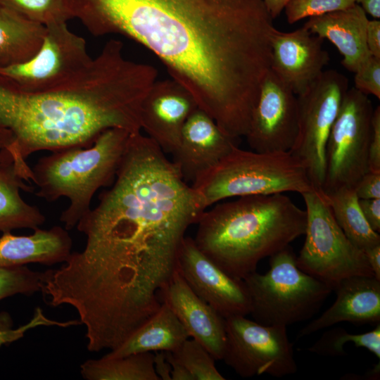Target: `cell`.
<instances>
[{"label": "cell", "mask_w": 380, "mask_h": 380, "mask_svg": "<svg viewBox=\"0 0 380 380\" xmlns=\"http://www.w3.org/2000/svg\"><path fill=\"white\" fill-rule=\"evenodd\" d=\"M265 274L256 271L243 281L253 320L268 326L289 325L312 317L333 291L322 280L303 272L290 246L270 257Z\"/></svg>", "instance_id": "cell-7"}, {"label": "cell", "mask_w": 380, "mask_h": 380, "mask_svg": "<svg viewBox=\"0 0 380 380\" xmlns=\"http://www.w3.org/2000/svg\"><path fill=\"white\" fill-rule=\"evenodd\" d=\"M160 298L190 338L203 346L215 360H222L227 339L225 319L195 293L177 269L163 289Z\"/></svg>", "instance_id": "cell-18"}, {"label": "cell", "mask_w": 380, "mask_h": 380, "mask_svg": "<svg viewBox=\"0 0 380 380\" xmlns=\"http://www.w3.org/2000/svg\"><path fill=\"white\" fill-rule=\"evenodd\" d=\"M367 46L371 55L380 58V20L368 21L367 27Z\"/></svg>", "instance_id": "cell-37"}, {"label": "cell", "mask_w": 380, "mask_h": 380, "mask_svg": "<svg viewBox=\"0 0 380 380\" xmlns=\"http://www.w3.org/2000/svg\"><path fill=\"white\" fill-rule=\"evenodd\" d=\"M154 353V368L156 374L163 380H171V365L165 357V351Z\"/></svg>", "instance_id": "cell-38"}, {"label": "cell", "mask_w": 380, "mask_h": 380, "mask_svg": "<svg viewBox=\"0 0 380 380\" xmlns=\"http://www.w3.org/2000/svg\"><path fill=\"white\" fill-rule=\"evenodd\" d=\"M165 357L171 365V380H194L191 374L181 365L167 356L165 352Z\"/></svg>", "instance_id": "cell-40"}, {"label": "cell", "mask_w": 380, "mask_h": 380, "mask_svg": "<svg viewBox=\"0 0 380 380\" xmlns=\"http://www.w3.org/2000/svg\"><path fill=\"white\" fill-rule=\"evenodd\" d=\"M272 19L278 17L291 0H263Z\"/></svg>", "instance_id": "cell-42"}, {"label": "cell", "mask_w": 380, "mask_h": 380, "mask_svg": "<svg viewBox=\"0 0 380 380\" xmlns=\"http://www.w3.org/2000/svg\"><path fill=\"white\" fill-rule=\"evenodd\" d=\"M359 199L380 198V172L369 170L360 179L355 188Z\"/></svg>", "instance_id": "cell-35"}, {"label": "cell", "mask_w": 380, "mask_h": 380, "mask_svg": "<svg viewBox=\"0 0 380 380\" xmlns=\"http://www.w3.org/2000/svg\"><path fill=\"white\" fill-rule=\"evenodd\" d=\"M369 170L380 172V106L374 109L369 146Z\"/></svg>", "instance_id": "cell-34"}, {"label": "cell", "mask_w": 380, "mask_h": 380, "mask_svg": "<svg viewBox=\"0 0 380 380\" xmlns=\"http://www.w3.org/2000/svg\"><path fill=\"white\" fill-rule=\"evenodd\" d=\"M353 343L362 347L380 360V323L371 331L363 334H350L341 327H334L325 331L307 350L322 356L338 357L346 355L344 346Z\"/></svg>", "instance_id": "cell-27"}, {"label": "cell", "mask_w": 380, "mask_h": 380, "mask_svg": "<svg viewBox=\"0 0 380 380\" xmlns=\"http://www.w3.org/2000/svg\"><path fill=\"white\" fill-rule=\"evenodd\" d=\"M298 128L297 96L270 69L252 112L247 142L258 152L289 151Z\"/></svg>", "instance_id": "cell-13"}, {"label": "cell", "mask_w": 380, "mask_h": 380, "mask_svg": "<svg viewBox=\"0 0 380 380\" xmlns=\"http://www.w3.org/2000/svg\"><path fill=\"white\" fill-rule=\"evenodd\" d=\"M354 4L355 0H291L284 10L286 20L293 24L306 18L345 10Z\"/></svg>", "instance_id": "cell-32"}, {"label": "cell", "mask_w": 380, "mask_h": 380, "mask_svg": "<svg viewBox=\"0 0 380 380\" xmlns=\"http://www.w3.org/2000/svg\"><path fill=\"white\" fill-rule=\"evenodd\" d=\"M177 269L195 293L224 318L250 314L251 302L243 281L219 267L198 248L194 238H184Z\"/></svg>", "instance_id": "cell-14"}, {"label": "cell", "mask_w": 380, "mask_h": 380, "mask_svg": "<svg viewBox=\"0 0 380 380\" xmlns=\"http://www.w3.org/2000/svg\"><path fill=\"white\" fill-rule=\"evenodd\" d=\"M157 80L151 65L127 59L123 44L110 39L80 75L56 88L27 91L0 73V149L15 156L27 182V158L91 145L112 128L141 132L144 99Z\"/></svg>", "instance_id": "cell-3"}, {"label": "cell", "mask_w": 380, "mask_h": 380, "mask_svg": "<svg viewBox=\"0 0 380 380\" xmlns=\"http://www.w3.org/2000/svg\"><path fill=\"white\" fill-rule=\"evenodd\" d=\"M15 156L6 148L0 149V232L27 228L36 229L46 217L35 205L27 203L20 196V190L32 192L34 187L27 184Z\"/></svg>", "instance_id": "cell-22"}, {"label": "cell", "mask_w": 380, "mask_h": 380, "mask_svg": "<svg viewBox=\"0 0 380 380\" xmlns=\"http://www.w3.org/2000/svg\"><path fill=\"white\" fill-rule=\"evenodd\" d=\"M72 245L68 230L60 226L49 229L37 228L32 234L25 236L3 232L0 236V267L64 262L72 253Z\"/></svg>", "instance_id": "cell-21"}, {"label": "cell", "mask_w": 380, "mask_h": 380, "mask_svg": "<svg viewBox=\"0 0 380 380\" xmlns=\"http://www.w3.org/2000/svg\"><path fill=\"white\" fill-rule=\"evenodd\" d=\"M306 220L305 210L283 194L240 196L204 210L194 239L224 272L243 280L304 235Z\"/></svg>", "instance_id": "cell-4"}, {"label": "cell", "mask_w": 380, "mask_h": 380, "mask_svg": "<svg viewBox=\"0 0 380 380\" xmlns=\"http://www.w3.org/2000/svg\"><path fill=\"white\" fill-rule=\"evenodd\" d=\"M374 277L380 280V244L364 250Z\"/></svg>", "instance_id": "cell-39"}, {"label": "cell", "mask_w": 380, "mask_h": 380, "mask_svg": "<svg viewBox=\"0 0 380 380\" xmlns=\"http://www.w3.org/2000/svg\"><path fill=\"white\" fill-rule=\"evenodd\" d=\"M368 21L364 10L355 4L345 10L310 18L303 27L333 44L343 57L342 65L354 73L371 55L367 46Z\"/></svg>", "instance_id": "cell-20"}, {"label": "cell", "mask_w": 380, "mask_h": 380, "mask_svg": "<svg viewBox=\"0 0 380 380\" xmlns=\"http://www.w3.org/2000/svg\"><path fill=\"white\" fill-rule=\"evenodd\" d=\"M46 26L0 5V68L32 58L43 42Z\"/></svg>", "instance_id": "cell-24"}, {"label": "cell", "mask_w": 380, "mask_h": 380, "mask_svg": "<svg viewBox=\"0 0 380 380\" xmlns=\"http://www.w3.org/2000/svg\"><path fill=\"white\" fill-rule=\"evenodd\" d=\"M78 222L84 248L44 273L55 305L99 335L128 338L160 308L187 229L205 210L158 145L132 134L111 187Z\"/></svg>", "instance_id": "cell-1"}, {"label": "cell", "mask_w": 380, "mask_h": 380, "mask_svg": "<svg viewBox=\"0 0 380 380\" xmlns=\"http://www.w3.org/2000/svg\"><path fill=\"white\" fill-rule=\"evenodd\" d=\"M81 324L79 319L59 322L48 318L43 310L37 307L34 310L32 319L26 324L13 328V321L11 315L6 311L0 312V346L7 345L23 338L28 330L39 326H57L68 327Z\"/></svg>", "instance_id": "cell-31"}, {"label": "cell", "mask_w": 380, "mask_h": 380, "mask_svg": "<svg viewBox=\"0 0 380 380\" xmlns=\"http://www.w3.org/2000/svg\"><path fill=\"white\" fill-rule=\"evenodd\" d=\"M0 5L45 26L74 18L68 0H0Z\"/></svg>", "instance_id": "cell-29"}, {"label": "cell", "mask_w": 380, "mask_h": 380, "mask_svg": "<svg viewBox=\"0 0 380 380\" xmlns=\"http://www.w3.org/2000/svg\"><path fill=\"white\" fill-rule=\"evenodd\" d=\"M323 42L304 27L272 31L270 69L296 96L319 77L330 60Z\"/></svg>", "instance_id": "cell-15"}, {"label": "cell", "mask_w": 380, "mask_h": 380, "mask_svg": "<svg viewBox=\"0 0 380 380\" xmlns=\"http://www.w3.org/2000/svg\"><path fill=\"white\" fill-rule=\"evenodd\" d=\"M224 319L227 339L222 360L241 377L281 378L297 372L287 327L264 325L241 315Z\"/></svg>", "instance_id": "cell-11"}, {"label": "cell", "mask_w": 380, "mask_h": 380, "mask_svg": "<svg viewBox=\"0 0 380 380\" xmlns=\"http://www.w3.org/2000/svg\"><path fill=\"white\" fill-rule=\"evenodd\" d=\"M354 74V88L380 99V58L369 56Z\"/></svg>", "instance_id": "cell-33"}, {"label": "cell", "mask_w": 380, "mask_h": 380, "mask_svg": "<svg viewBox=\"0 0 380 380\" xmlns=\"http://www.w3.org/2000/svg\"><path fill=\"white\" fill-rule=\"evenodd\" d=\"M43 272L27 266L0 267V300L15 295L41 291Z\"/></svg>", "instance_id": "cell-30"}, {"label": "cell", "mask_w": 380, "mask_h": 380, "mask_svg": "<svg viewBox=\"0 0 380 380\" xmlns=\"http://www.w3.org/2000/svg\"><path fill=\"white\" fill-rule=\"evenodd\" d=\"M95 37L118 34L156 55L198 108L245 131L270 69L275 28L263 0H72Z\"/></svg>", "instance_id": "cell-2"}, {"label": "cell", "mask_w": 380, "mask_h": 380, "mask_svg": "<svg viewBox=\"0 0 380 380\" xmlns=\"http://www.w3.org/2000/svg\"><path fill=\"white\" fill-rule=\"evenodd\" d=\"M184 367L194 380H224L215 367V360L199 342L189 338L173 351H165Z\"/></svg>", "instance_id": "cell-28"}, {"label": "cell", "mask_w": 380, "mask_h": 380, "mask_svg": "<svg viewBox=\"0 0 380 380\" xmlns=\"http://www.w3.org/2000/svg\"><path fill=\"white\" fill-rule=\"evenodd\" d=\"M348 89L345 75L327 70L297 95L298 128L289 151L305 166L313 187L320 193L325 179L327 139Z\"/></svg>", "instance_id": "cell-9"}, {"label": "cell", "mask_w": 380, "mask_h": 380, "mask_svg": "<svg viewBox=\"0 0 380 380\" xmlns=\"http://www.w3.org/2000/svg\"><path fill=\"white\" fill-rule=\"evenodd\" d=\"M85 39L71 32L67 23L46 26L43 42L29 61L0 68L27 91H42L61 86L72 80L91 63Z\"/></svg>", "instance_id": "cell-12"}, {"label": "cell", "mask_w": 380, "mask_h": 380, "mask_svg": "<svg viewBox=\"0 0 380 380\" xmlns=\"http://www.w3.org/2000/svg\"><path fill=\"white\" fill-rule=\"evenodd\" d=\"M301 195L307 220L305 242L296 256L297 266L332 289L345 278L374 277L364 251L346 236L323 194L315 190Z\"/></svg>", "instance_id": "cell-8"}, {"label": "cell", "mask_w": 380, "mask_h": 380, "mask_svg": "<svg viewBox=\"0 0 380 380\" xmlns=\"http://www.w3.org/2000/svg\"><path fill=\"white\" fill-rule=\"evenodd\" d=\"M334 303L320 316L303 327L298 337L311 335L340 322L354 324L380 323V280L374 277L355 276L334 286Z\"/></svg>", "instance_id": "cell-19"}, {"label": "cell", "mask_w": 380, "mask_h": 380, "mask_svg": "<svg viewBox=\"0 0 380 380\" xmlns=\"http://www.w3.org/2000/svg\"><path fill=\"white\" fill-rule=\"evenodd\" d=\"M237 140L225 134L211 117L197 108L184 125L172 161L183 179L192 184L239 146Z\"/></svg>", "instance_id": "cell-17"}, {"label": "cell", "mask_w": 380, "mask_h": 380, "mask_svg": "<svg viewBox=\"0 0 380 380\" xmlns=\"http://www.w3.org/2000/svg\"><path fill=\"white\" fill-rule=\"evenodd\" d=\"M80 373L87 380H160L153 352L88 360L81 365Z\"/></svg>", "instance_id": "cell-26"}, {"label": "cell", "mask_w": 380, "mask_h": 380, "mask_svg": "<svg viewBox=\"0 0 380 380\" xmlns=\"http://www.w3.org/2000/svg\"><path fill=\"white\" fill-rule=\"evenodd\" d=\"M189 338L188 332L179 319L169 306L163 303L153 315L104 357L113 358L140 353L173 351Z\"/></svg>", "instance_id": "cell-23"}, {"label": "cell", "mask_w": 380, "mask_h": 380, "mask_svg": "<svg viewBox=\"0 0 380 380\" xmlns=\"http://www.w3.org/2000/svg\"><path fill=\"white\" fill-rule=\"evenodd\" d=\"M374 108L368 95L349 88L330 131L325 150L322 194L354 189L369 171V146Z\"/></svg>", "instance_id": "cell-10"}, {"label": "cell", "mask_w": 380, "mask_h": 380, "mask_svg": "<svg viewBox=\"0 0 380 380\" xmlns=\"http://www.w3.org/2000/svg\"><path fill=\"white\" fill-rule=\"evenodd\" d=\"M132 134L120 128L109 129L87 147L53 151L33 166L31 180L38 187L37 197L48 202L61 197L69 200L60 217L66 230L76 227L91 210L95 193L113 183Z\"/></svg>", "instance_id": "cell-5"}, {"label": "cell", "mask_w": 380, "mask_h": 380, "mask_svg": "<svg viewBox=\"0 0 380 380\" xmlns=\"http://www.w3.org/2000/svg\"><path fill=\"white\" fill-rule=\"evenodd\" d=\"M355 4L360 6L366 14L379 20L380 18V0H355Z\"/></svg>", "instance_id": "cell-41"}, {"label": "cell", "mask_w": 380, "mask_h": 380, "mask_svg": "<svg viewBox=\"0 0 380 380\" xmlns=\"http://www.w3.org/2000/svg\"><path fill=\"white\" fill-rule=\"evenodd\" d=\"M191 186L205 209L232 197L315 190L305 166L289 151L258 152L239 146Z\"/></svg>", "instance_id": "cell-6"}, {"label": "cell", "mask_w": 380, "mask_h": 380, "mask_svg": "<svg viewBox=\"0 0 380 380\" xmlns=\"http://www.w3.org/2000/svg\"><path fill=\"white\" fill-rule=\"evenodd\" d=\"M362 213L369 227L376 232H380V198L359 199Z\"/></svg>", "instance_id": "cell-36"}, {"label": "cell", "mask_w": 380, "mask_h": 380, "mask_svg": "<svg viewBox=\"0 0 380 380\" xmlns=\"http://www.w3.org/2000/svg\"><path fill=\"white\" fill-rule=\"evenodd\" d=\"M197 108L192 95L180 84L172 79L156 80L141 103V129L165 153L172 155L186 121Z\"/></svg>", "instance_id": "cell-16"}, {"label": "cell", "mask_w": 380, "mask_h": 380, "mask_svg": "<svg viewBox=\"0 0 380 380\" xmlns=\"http://www.w3.org/2000/svg\"><path fill=\"white\" fill-rule=\"evenodd\" d=\"M322 194L337 224L355 246L364 251L380 244L379 234L365 220L354 189L342 187Z\"/></svg>", "instance_id": "cell-25"}]
</instances>
